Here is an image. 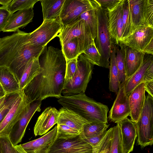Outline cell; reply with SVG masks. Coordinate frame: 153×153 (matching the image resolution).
Returning <instances> with one entry per match:
<instances>
[{
  "label": "cell",
  "mask_w": 153,
  "mask_h": 153,
  "mask_svg": "<svg viewBox=\"0 0 153 153\" xmlns=\"http://www.w3.org/2000/svg\"><path fill=\"white\" fill-rule=\"evenodd\" d=\"M42 71L24 90L30 102L49 97L59 99L65 81L66 61L62 51L46 46L39 57Z\"/></svg>",
  "instance_id": "1"
},
{
  "label": "cell",
  "mask_w": 153,
  "mask_h": 153,
  "mask_svg": "<svg viewBox=\"0 0 153 153\" xmlns=\"http://www.w3.org/2000/svg\"><path fill=\"white\" fill-rule=\"evenodd\" d=\"M29 35L19 29L0 39V67L8 68L19 83L29 61L40 56L45 48L31 45Z\"/></svg>",
  "instance_id": "2"
},
{
  "label": "cell",
  "mask_w": 153,
  "mask_h": 153,
  "mask_svg": "<svg viewBox=\"0 0 153 153\" xmlns=\"http://www.w3.org/2000/svg\"><path fill=\"white\" fill-rule=\"evenodd\" d=\"M58 102L63 107L76 112L90 123H108V106L89 97L85 93L62 96Z\"/></svg>",
  "instance_id": "3"
},
{
  "label": "cell",
  "mask_w": 153,
  "mask_h": 153,
  "mask_svg": "<svg viewBox=\"0 0 153 153\" xmlns=\"http://www.w3.org/2000/svg\"><path fill=\"white\" fill-rule=\"evenodd\" d=\"M94 65L83 53L77 58V69L72 78L65 80L61 94L68 96L85 93L88 85L92 78Z\"/></svg>",
  "instance_id": "4"
},
{
  "label": "cell",
  "mask_w": 153,
  "mask_h": 153,
  "mask_svg": "<svg viewBox=\"0 0 153 153\" xmlns=\"http://www.w3.org/2000/svg\"><path fill=\"white\" fill-rule=\"evenodd\" d=\"M97 19V33L96 46L101 57L100 66L108 68L112 41L108 28V17L106 10L101 7L96 10Z\"/></svg>",
  "instance_id": "5"
},
{
  "label": "cell",
  "mask_w": 153,
  "mask_h": 153,
  "mask_svg": "<svg viewBox=\"0 0 153 153\" xmlns=\"http://www.w3.org/2000/svg\"><path fill=\"white\" fill-rule=\"evenodd\" d=\"M137 142L142 148L152 146L153 143V97L146 95L140 115L135 123Z\"/></svg>",
  "instance_id": "6"
},
{
  "label": "cell",
  "mask_w": 153,
  "mask_h": 153,
  "mask_svg": "<svg viewBox=\"0 0 153 153\" xmlns=\"http://www.w3.org/2000/svg\"><path fill=\"white\" fill-rule=\"evenodd\" d=\"M58 37L60 43L71 38H77L81 54L89 45L95 42L88 26L83 20L78 19L63 25Z\"/></svg>",
  "instance_id": "7"
},
{
  "label": "cell",
  "mask_w": 153,
  "mask_h": 153,
  "mask_svg": "<svg viewBox=\"0 0 153 153\" xmlns=\"http://www.w3.org/2000/svg\"><path fill=\"white\" fill-rule=\"evenodd\" d=\"M128 1L133 32L141 27H153V0H128Z\"/></svg>",
  "instance_id": "8"
},
{
  "label": "cell",
  "mask_w": 153,
  "mask_h": 153,
  "mask_svg": "<svg viewBox=\"0 0 153 153\" xmlns=\"http://www.w3.org/2000/svg\"><path fill=\"white\" fill-rule=\"evenodd\" d=\"M62 25L59 17L44 20L39 27L30 33V43L37 46L45 47L51 40L59 37Z\"/></svg>",
  "instance_id": "9"
},
{
  "label": "cell",
  "mask_w": 153,
  "mask_h": 153,
  "mask_svg": "<svg viewBox=\"0 0 153 153\" xmlns=\"http://www.w3.org/2000/svg\"><path fill=\"white\" fill-rule=\"evenodd\" d=\"M30 103L24 90L22 91L9 112L0 123V137L8 136L14 125L28 111Z\"/></svg>",
  "instance_id": "10"
},
{
  "label": "cell",
  "mask_w": 153,
  "mask_h": 153,
  "mask_svg": "<svg viewBox=\"0 0 153 153\" xmlns=\"http://www.w3.org/2000/svg\"><path fill=\"white\" fill-rule=\"evenodd\" d=\"M100 7L96 0H65L59 17L62 25H66L83 13Z\"/></svg>",
  "instance_id": "11"
},
{
  "label": "cell",
  "mask_w": 153,
  "mask_h": 153,
  "mask_svg": "<svg viewBox=\"0 0 153 153\" xmlns=\"http://www.w3.org/2000/svg\"><path fill=\"white\" fill-rule=\"evenodd\" d=\"M93 147L79 135L70 139L57 138L48 153H92Z\"/></svg>",
  "instance_id": "12"
},
{
  "label": "cell",
  "mask_w": 153,
  "mask_h": 153,
  "mask_svg": "<svg viewBox=\"0 0 153 153\" xmlns=\"http://www.w3.org/2000/svg\"><path fill=\"white\" fill-rule=\"evenodd\" d=\"M42 101L38 100L31 102L28 111L13 127L8 137L13 146L21 142L27 126L35 113L41 111Z\"/></svg>",
  "instance_id": "13"
},
{
  "label": "cell",
  "mask_w": 153,
  "mask_h": 153,
  "mask_svg": "<svg viewBox=\"0 0 153 153\" xmlns=\"http://www.w3.org/2000/svg\"><path fill=\"white\" fill-rule=\"evenodd\" d=\"M124 0L119 1L113 6L107 8L108 28L111 41L117 45L122 36L123 5Z\"/></svg>",
  "instance_id": "14"
},
{
  "label": "cell",
  "mask_w": 153,
  "mask_h": 153,
  "mask_svg": "<svg viewBox=\"0 0 153 153\" xmlns=\"http://www.w3.org/2000/svg\"><path fill=\"white\" fill-rule=\"evenodd\" d=\"M125 80L121 83L116 97L109 112V120L116 123L128 117L130 114L129 96L125 91Z\"/></svg>",
  "instance_id": "15"
},
{
  "label": "cell",
  "mask_w": 153,
  "mask_h": 153,
  "mask_svg": "<svg viewBox=\"0 0 153 153\" xmlns=\"http://www.w3.org/2000/svg\"><path fill=\"white\" fill-rule=\"evenodd\" d=\"M153 40V27H141L120 42L143 53L149 43Z\"/></svg>",
  "instance_id": "16"
},
{
  "label": "cell",
  "mask_w": 153,
  "mask_h": 153,
  "mask_svg": "<svg viewBox=\"0 0 153 153\" xmlns=\"http://www.w3.org/2000/svg\"><path fill=\"white\" fill-rule=\"evenodd\" d=\"M57 126L44 135L36 139L21 144L27 153H48V151L57 138Z\"/></svg>",
  "instance_id": "17"
},
{
  "label": "cell",
  "mask_w": 153,
  "mask_h": 153,
  "mask_svg": "<svg viewBox=\"0 0 153 153\" xmlns=\"http://www.w3.org/2000/svg\"><path fill=\"white\" fill-rule=\"evenodd\" d=\"M59 111L54 107L46 108L38 117L34 128L35 136L46 134L55 124H57Z\"/></svg>",
  "instance_id": "18"
},
{
  "label": "cell",
  "mask_w": 153,
  "mask_h": 153,
  "mask_svg": "<svg viewBox=\"0 0 153 153\" xmlns=\"http://www.w3.org/2000/svg\"><path fill=\"white\" fill-rule=\"evenodd\" d=\"M119 124L123 153L132 151L137 137L136 123L128 117L118 123Z\"/></svg>",
  "instance_id": "19"
},
{
  "label": "cell",
  "mask_w": 153,
  "mask_h": 153,
  "mask_svg": "<svg viewBox=\"0 0 153 153\" xmlns=\"http://www.w3.org/2000/svg\"><path fill=\"white\" fill-rule=\"evenodd\" d=\"M145 83L142 82L135 87L129 96L130 120L136 123L140 115L145 102Z\"/></svg>",
  "instance_id": "20"
},
{
  "label": "cell",
  "mask_w": 153,
  "mask_h": 153,
  "mask_svg": "<svg viewBox=\"0 0 153 153\" xmlns=\"http://www.w3.org/2000/svg\"><path fill=\"white\" fill-rule=\"evenodd\" d=\"M34 15L33 8L17 11L11 15L2 31L16 32L32 22Z\"/></svg>",
  "instance_id": "21"
},
{
  "label": "cell",
  "mask_w": 153,
  "mask_h": 153,
  "mask_svg": "<svg viewBox=\"0 0 153 153\" xmlns=\"http://www.w3.org/2000/svg\"><path fill=\"white\" fill-rule=\"evenodd\" d=\"M124 64L126 79L133 74L141 65L145 54L128 46L124 45Z\"/></svg>",
  "instance_id": "22"
},
{
  "label": "cell",
  "mask_w": 153,
  "mask_h": 153,
  "mask_svg": "<svg viewBox=\"0 0 153 153\" xmlns=\"http://www.w3.org/2000/svg\"><path fill=\"white\" fill-rule=\"evenodd\" d=\"M57 125L64 124L82 132L84 126L91 123L80 115L69 109L62 107L59 111Z\"/></svg>",
  "instance_id": "23"
},
{
  "label": "cell",
  "mask_w": 153,
  "mask_h": 153,
  "mask_svg": "<svg viewBox=\"0 0 153 153\" xmlns=\"http://www.w3.org/2000/svg\"><path fill=\"white\" fill-rule=\"evenodd\" d=\"M153 62V55L145 54L140 67L130 77L126 80L124 88L127 96H129L133 90L143 82L146 72Z\"/></svg>",
  "instance_id": "24"
},
{
  "label": "cell",
  "mask_w": 153,
  "mask_h": 153,
  "mask_svg": "<svg viewBox=\"0 0 153 153\" xmlns=\"http://www.w3.org/2000/svg\"><path fill=\"white\" fill-rule=\"evenodd\" d=\"M40 56L33 58L27 64L19 81L20 91H23L33 78L42 71L39 62Z\"/></svg>",
  "instance_id": "25"
},
{
  "label": "cell",
  "mask_w": 153,
  "mask_h": 153,
  "mask_svg": "<svg viewBox=\"0 0 153 153\" xmlns=\"http://www.w3.org/2000/svg\"><path fill=\"white\" fill-rule=\"evenodd\" d=\"M0 83L6 95L20 91L18 81L7 67H0Z\"/></svg>",
  "instance_id": "26"
},
{
  "label": "cell",
  "mask_w": 153,
  "mask_h": 153,
  "mask_svg": "<svg viewBox=\"0 0 153 153\" xmlns=\"http://www.w3.org/2000/svg\"><path fill=\"white\" fill-rule=\"evenodd\" d=\"M116 45L114 42H112L108 68L109 70V89L110 91L117 94L121 83L119 79L118 71L115 60Z\"/></svg>",
  "instance_id": "27"
},
{
  "label": "cell",
  "mask_w": 153,
  "mask_h": 153,
  "mask_svg": "<svg viewBox=\"0 0 153 153\" xmlns=\"http://www.w3.org/2000/svg\"><path fill=\"white\" fill-rule=\"evenodd\" d=\"M43 21L59 17L65 0H41Z\"/></svg>",
  "instance_id": "28"
},
{
  "label": "cell",
  "mask_w": 153,
  "mask_h": 153,
  "mask_svg": "<svg viewBox=\"0 0 153 153\" xmlns=\"http://www.w3.org/2000/svg\"><path fill=\"white\" fill-rule=\"evenodd\" d=\"M62 51L66 61L76 58L81 54L78 39L73 38L61 43Z\"/></svg>",
  "instance_id": "29"
},
{
  "label": "cell",
  "mask_w": 153,
  "mask_h": 153,
  "mask_svg": "<svg viewBox=\"0 0 153 153\" xmlns=\"http://www.w3.org/2000/svg\"><path fill=\"white\" fill-rule=\"evenodd\" d=\"M133 31L128 2V0H124L123 5L122 36L121 41L130 35Z\"/></svg>",
  "instance_id": "30"
},
{
  "label": "cell",
  "mask_w": 153,
  "mask_h": 153,
  "mask_svg": "<svg viewBox=\"0 0 153 153\" xmlns=\"http://www.w3.org/2000/svg\"><path fill=\"white\" fill-rule=\"evenodd\" d=\"M118 45L120 48L118 46L116 45L115 60L118 71L119 79L121 83L126 80L124 64L125 52L124 45L120 42Z\"/></svg>",
  "instance_id": "31"
},
{
  "label": "cell",
  "mask_w": 153,
  "mask_h": 153,
  "mask_svg": "<svg viewBox=\"0 0 153 153\" xmlns=\"http://www.w3.org/2000/svg\"><path fill=\"white\" fill-rule=\"evenodd\" d=\"M109 125L100 123H91L85 125L80 134L85 137L94 136L105 129Z\"/></svg>",
  "instance_id": "32"
},
{
  "label": "cell",
  "mask_w": 153,
  "mask_h": 153,
  "mask_svg": "<svg viewBox=\"0 0 153 153\" xmlns=\"http://www.w3.org/2000/svg\"><path fill=\"white\" fill-rule=\"evenodd\" d=\"M113 133V127H111L107 130L99 143L93 147L92 153H110Z\"/></svg>",
  "instance_id": "33"
},
{
  "label": "cell",
  "mask_w": 153,
  "mask_h": 153,
  "mask_svg": "<svg viewBox=\"0 0 153 153\" xmlns=\"http://www.w3.org/2000/svg\"><path fill=\"white\" fill-rule=\"evenodd\" d=\"M97 9H92L86 11L82 13L77 18L82 19L85 22L88 26L92 38L94 40L97 33V19L96 13Z\"/></svg>",
  "instance_id": "34"
},
{
  "label": "cell",
  "mask_w": 153,
  "mask_h": 153,
  "mask_svg": "<svg viewBox=\"0 0 153 153\" xmlns=\"http://www.w3.org/2000/svg\"><path fill=\"white\" fill-rule=\"evenodd\" d=\"M39 0H13L7 8L12 14L20 10L33 8L35 4Z\"/></svg>",
  "instance_id": "35"
},
{
  "label": "cell",
  "mask_w": 153,
  "mask_h": 153,
  "mask_svg": "<svg viewBox=\"0 0 153 153\" xmlns=\"http://www.w3.org/2000/svg\"><path fill=\"white\" fill-rule=\"evenodd\" d=\"M110 153H123L121 142L120 125L118 123L113 127Z\"/></svg>",
  "instance_id": "36"
},
{
  "label": "cell",
  "mask_w": 153,
  "mask_h": 153,
  "mask_svg": "<svg viewBox=\"0 0 153 153\" xmlns=\"http://www.w3.org/2000/svg\"><path fill=\"white\" fill-rule=\"evenodd\" d=\"M21 91L6 95L4 101L0 108V123L9 112Z\"/></svg>",
  "instance_id": "37"
},
{
  "label": "cell",
  "mask_w": 153,
  "mask_h": 153,
  "mask_svg": "<svg viewBox=\"0 0 153 153\" xmlns=\"http://www.w3.org/2000/svg\"><path fill=\"white\" fill-rule=\"evenodd\" d=\"M82 53L93 65L100 66L101 56L96 46L95 42L89 45Z\"/></svg>",
  "instance_id": "38"
},
{
  "label": "cell",
  "mask_w": 153,
  "mask_h": 153,
  "mask_svg": "<svg viewBox=\"0 0 153 153\" xmlns=\"http://www.w3.org/2000/svg\"><path fill=\"white\" fill-rule=\"evenodd\" d=\"M57 138L70 139L78 136L80 133L78 130L64 124L57 125Z\"/></svg>",
  "instance_id": "39"
},
{
  "label": "cell",
  "mask_w": 153,
  "mask_h": 153,
  "mask_svg": "<svg viewBox=\"0 0 153 153\" xmlns=\"http://www.w3.org/2000/svg\"><path fill=\"white\" fill-rule=\"evenodd\" d=\"M77 58L66 61L65 80L71 79L76 72L77 69Z\"/></svg>",
  "instance_id": "40"
},
{
  "label": "cell",
  "mask_w": 153,
  "mask_h": 153,
  "mask_svg": "<svg viewBox=\"0 0 153 153\" xmlns=\"http://www.w3.org/2000/svg\"><path fill=\"white\" fill-rule=\"evenodd\" d=\"M11 14L7 6L0 7V32L3 31Z\"/></svg>",
  "instance_id": "41"
},
{
  "label": "cell",
  "mask_w": 153,
  "mask_h": 153,
  "mask_svg": "<svg viewBox=\"0 0 153 153\" xmlns=\"http://www.w3.org/2000/svg\"><path fill=\"white\" fill-rule=\"evenodd\" d=\"M2 153H14V146L8 136L0 137Z\"/></svg>",
  "instance_id": "42"
},
{
  "label": "cell",
  "mask_w": 153,
  "mask_h": 153,
  "mask_svg": "<svg viewBox=\"0 0 153 153\" xmlns=\"http://www.w3.org/2000/svg\"><path fill=\"white\" fill-rule=\"evenodd\" d=\"M107 129H105L98 134L92 137H85L82 136L80 134L79 135L83 139L89 144L93 147L100 141L106 134Z\"/></svg>",
  "instance_id": "43"
},
{
  "label": "cell",
  "mask_w": 153,
  "mask_h": 153,
  "mask_svg": "<svg viewBox=\"0 0 153 153\" xmlns=\"http://www.w3.org/2000/svg\"><path fill=\"white\" fill-rule=\"evenodd\" d=\"M120 0H97L100 7L106 9L111 7L118 2Z\"/></svg>",
  "instance_id": "44"
},
{
  "label": "cell",
  "mask_w": 153,
  "mask_h": 153,
  "mask_svg": "<svg viewBox=\"0 0 153 153\" xmlns=\"http://www.w3.org/2000/svg\"><path fill=\"white\" fill-rule=\"evenodd\" d=\"M153 80V62L147 70L143 82L146 83Z\"/></svg>",
  "instance_id": "45"
},
{
  "label": "cell",
  "mask_w": 153,
  "mask_h": 153,
  "mask_svg": "<svg viewBox=\"0 0 153 153\" xmlns=\"http://www.w3.org/2000/svg\"><path fill=\"white\" fill-rule=\"evenodd\" d=\"M145 83V89L148 94L153 97V80Z\"/></svg>",
  "instance_id": "46"
},
{
  "label": "cell",
  "mask_w": 153,
  "mask_h": 153,
  "mask_svg": "<svg viewBox=\"0 0 153 153\" xmlns=\"http://www.w3.org/2000/svg\"><path fill=\"white\" fill-rule=\"evenodd\" d=\"M145 54L153 55V40L151 41L146 47L144 52Z\"/></svg>",
  "instance_id": "47"
},
{
  "label": "cell",
  "mask_w": 153,
  "mask_h": 153,
  "mask_svg": "<svg viewBox=\"0 0 153 153\" xmlns=\"http://www.w3.org/2000/svg\"><path fill=\"white\" fill-rule=\"evenodd\" d=\"M17 153H27L22 147L21 145H17L14 146Z\"/></svg>",
  "instance_id": "48"
},
{
  "label": "cell",
  "mask_w": 153,
  "mask_h": 153,
  "mask_svg": "<svg viewBox=\"0 0 153 153\" xmlns=\"http://www.w3.org/2000/svg\"><path fill=\"white\" fill-rule=\"evenodd\" d=\"M12 0H0V4L2 6L7 7L12 1Z\"/></svg>",
  "instance_id": "49"
},
{
  "label": "cell",
  "mask_w": 153,
  "mask_h": 153,
  "mask_svg": "<svg viewBox=\"0 0 153 153\" xmlns=\"http://www.w3.org/2000/svg\"><path fill=\"white\" fill-rule=\"evenodd\" d=\"M6 95L0 98V108L4 103L6 97Z\"/></svg>",
  "instance_id": "50"
},
{
  "label": "cell",
  "mask_w": 153,
  "mask_h": 153,
  "mask_svg": "<svg viewBox=\"0 0 153 153\" xmlns=\"http://www.w3.org/2000/svg\"><path fill=\"white\" fill-rule=\"evenodd\" d=\"M5 95V94L2 87H0V98L4 96Z\"/></svg>",
  "instance_id": "51"
},
{
  "label": "cell",
  "mask_w": 153,
  "mask_h": 153,
  "mask_svg": "<svg viewBox=\"0 0 153 153\" xmlns=\"http://www.w3.org/2000/svg\"><path fill=\"white\" fill-rule=\"evenodd\" d=\"M0 153H2V150H1V145L0 142Z\"/></svg>",
  "instance_id": "52"
},
{
  "label": "cell",
  "mask_w": 153,
  "mask_h": 153,
  "mask_svg": "<svg viewBox=\"0 0 153 153\" xmlns=\"http://www.w3.org/2000/svg\"><path fill=\"white\" fill-rule=\"evenodd\" d=\"M13 152H14V153H17V151H16V150L14 148V147L13 148Z\"/></svg>",
  "instance_id": "53"
},
{
  "label": "cell",
  "mask_w": 153,
  "mask_h": 153,
  "mask_svg": "<svg viewBox=\"0 0 153 153\" xmlns=\"http://www.w3.org/2000/svg\"><path fill=\"white\" fill-rule=\"evenodd\" d=\"M1 87V83H0V87Z\"/></svg>",
  "instance_id": "54"
},
{
  "label": "cell",
  "mask_w": 153,
  "mask_h": 153,
  "mask_svg": "<svg viewBox=\"0 0 153 153\" xmlns=\"http://www.w3.org/2000/svg\"></svg>",
  "instance_id": "55"
}]
</instances>
